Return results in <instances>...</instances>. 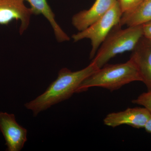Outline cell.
I'll return each instance as SVG.
<instances>
[{
  "mask_svg": "<svg viewBox=\"0 0 151 151\" xmlns=\"http://www.w3.org/2000/svg\"><path fill=\"white\" fill-rule=\"evenodd\" d=\"M98 69L92 62L78 71H72L65 68H62L57 78L52 82L46 91L34 100L25 103V107L32 111L34 116H37L52 105L70 98L77 92L82 82Z\"/></svg>",
  "mask_w": 151,
  "mask_h": 151,
  "instance_id": "1",
  "label": "cell"
},
{
  "mask_svg": "<svg viewBox=\"0 0 151 151\" xmlns=\"http://www.w3.org/2000/svg\"><path fill=\"white\" fill-rule=\"evenodd\" d=\"M136 81H142V78L134 63L129 59L124 63L106 64L99 68L82 82L76 93L85 92L92 87L113 91Z\"/></svg>",
  "mask_w": 151,
  "mask_h": 151,
  "instance_id": "2",
  "label": "cell"
},
{
  "mask_svg": "<svg viewBox=\"0 0 151 151\" xmlns=\"http://www.w3.org/2000/svg\"><path fill=\"white\" fill-rule=\"evenodd\" d=\"M122 27L119 24L113 28L92 59V62L99 69L116 55L132 51L144 36L142 25Z\"/></svg>",
  "mask_w": 151,
  "mask_h": 151,
  "instance_id": "3",
  "label": "cell"
},
{
  "mask_svg": "<svg viewBox=\"0 0 151 151\" xmlns=\"http://www.w3.org/2000/svg\"><path fill=\"white\" fill-rule=\"evenodd\" d=\"M123 14L117 1L105 15L86 29L73 35L72 38L74 42L85 39L91 41L92 49L89 56L92 59L111 31L119 24Z\"/></svg>",
  "mask_w": 151,
  "mask_h": 151,
  "instance_id": "4",
  "label": "cell"
},
{
  "mask_svg": "<svg viewBox=\"0 0 151 151\" xmlns=\"http://www.w3.org/2000/svg\"><path fill=\"white\" fill-rule=\"evenodd\" d=\"M0 131L5 140L6 151H21L27 141V130L18 124L14 114L0 112Z\"/></svg>",
  "mask_w": 151,
  "mask_h": 151,
  "instance_id": "5",
  "label": "cell"
},
{
  "mask_svg": "<svg viewBox=\"0 0 151 151\" xmlns=\"http://www.w3.org/2000/svg\"><path fill=\"white\" fill-rule=\"evenodd\" d=\"M24 2V0H0V24L7 25L14 20L20 21L21 35L29 26L33 15L31 9Z\"/></svg>",
  "mask_w": 151,
  "mask_h": 151,
  "instance_id": "6",
  "label": "cell"
},
{
  "mask_svg": "<svg viewBox=\"0 0 151 151\" xmlns=\"http://www.w3.org/2000/svg\"><path fill=\"white\" fill-rule=\"evenodd\" d=\"M151 117V113L144 107L128 108L125 111L109 113L103 122L106 126L112 128L127 125L141 129L145 128Z\"/></svg>",
  "mask_w": 151,
  "mask_h": 151,
  "instance_id": "7",
  "label": "cell"
},
{
  "mask_svg": "<svg viewBox=\"0 0 151 151\" xmlns=\"http://www.w3.org/2000/svg\"><path fill=\"white\" fill-rule=\"evenodd\" d=\"M130 59L137 68L148 90H151V40L143 36L132 50Z\"/></svg>",
  "mask_w": 151,
  "mask_h": 151,
  "instance_id": "8",
  "label": "cell"
},
{
  "mask_svg": "<svg viewBox=\"0 0 151 151\" xmlns=\"http://www.w3.org/2000/svg\"><path fill=\"white\" fill-rule=\"evenodd\" d=\"M118 0H96L92 6L74 15L72 23L80 32L86 29L110 10Z\"/></svg>",
  "mask_w": 151,
  "mask_h": 151,
  "instance_id": "9",
  "label": "cell"
},
{
  "mask_svg": "<svg viewBox=\"0 0 151 151\" xmlns=\"http://www.w3.org/2000/svg\"><path fill=\"white\" fill-rule=\"evenodd\" d=\"M29 3L33 15H42L48 20L53 29L55 36L58 42H62L70 40L66 34L57 23L55 15L47 0H24Z\"/></svg>",
  "mask_w": 151,
  "mask_h": 151,
  "instance_id": "10",
  "label": "cell"
},
{
  "mask_svg": "<svg viewBox=\"0 0 151 151\" xmlns=\"http://www.w3.org/2000/svg\"><path fill=\"white\" fill-rule=\"evenodd\" d=\"M151 22V0H144L131 12L123 14L119 25L121 27L136 26Z\"/></svg>",
  "mask_w": 151,
  "mask_h": 151,
  "instance_id": "11",
  "label": "cell"
},
{
  "mask_svg": "<svg viewBox=\"0 0 151 151\" xmlns=\"http://www.w3.org/2000/svg\"><path fill=\"white\" fill-rule=\"evenodd\" d=\"M132 103L146 108L151 114V90L144 92L136 99L132 100Z\"/></svg>",
  "mask_w": 151,
  "mask_h": 151,
  "instance_id": "12",
  "label": "cell"
},
{
  "mask_svg": "<svg viewBox=\"0 0 151 151\" xmlns=\"http://www.w3.org/2000/svg\"><path fill=\"white\" fill-rule=\"evenodd\" d=\"M144 0H118L123 14L131 12L138 6Z\"/></svg>",
  "mask_w": 151,
  "mask_h": 151,
  "instance_id": "13",
  "label": "cell"
},
{
  "mask_svg": "<svg viewBox=\"0 0 151 151\" xmlns=\"http://www.w3.org/2000/svg\"><path fill=\"white\" fill-rule=\"evenodd\" d=\"M143 36L151 40V22L142 25Z\"/></svg>",
  "mask_w": 151,
  "mask_h": 151,
  "instance_id": "14",
  "label": "cell"
},
{
  "mask_svg": "<svg viewBox=\"0 0 151 151\" xmlns=\"http://www.w3.org/2000/svg\"><path fill=\"white\" fill-rule=\"evenodd\" d=\"M144 129H145L146 132L151 134V117L147 122Z\"/></svg>",
  "mask_w": 151,
  "mask_h": 151,
  "instance_id": "15",
  "label": "cell"
}]
</instances>
